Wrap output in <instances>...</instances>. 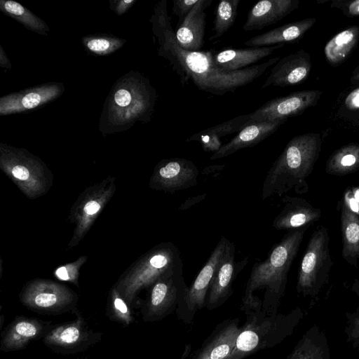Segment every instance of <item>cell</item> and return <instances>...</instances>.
<instances>
[{
    "label": "cell",
    "instance_id": "obj_1",
    "mask_svg": "<svg viewBox=\"0 0 359 359\" xmlns=\"http://www.w3.org/2000/svg\"><path fill=\"white\" fill-rule=\"evenodd\" d=\"M150 21L158 43V54L168 61L181 84L185 86L191 81L200 90L215 95L233 93L250 84L280 59L272 57L241 70H224L214 65L210 50L189 51L179 45L168 13L166 0L156 4Z\"/></svg>",
    "mask_w": 359,
    "mask_h": 359
},
{
    "label": "cell",
    "instance_id": "obj_2",
    "mask_svg": "<svg viewBox=\"0 0 359 359\" xmlns=\"http://www.w3.org/2000/svg\"><path fill=\"white\" fill-rule=\"evenodd\" d=\"M157 99L148 79L130 72L114 85L106 99L100 117L103 134L130 128L136 121L148 122Z\"/></svg>",
    "mask_w": 359,
    "mask_h": 359
},
{
    "label": "cell",
    "instance_id": "obj_3",
    "mask_svg": "<svg viewBox=\"0 0 359 359\" xmlns=\"http://www.w3.org/2000/svg\"><path fill=\"white\" fill-rule=\"evenodd\" d=\"M308 227L292 230L271 249L267 259L254 264L246 283L242 301L263 290L262 310L267 314L278 313L284 294L287 274Z\"/></svg>",
    "mask_w": 359,
    "mask_h": 359
},
{
    "label": "cell",
    "instance_id": "obj_4",
    "mask_svg": "<svg viewBox=\"0 0 359 359\" xmlns=\"http://www.w3.org/2000/svg\"><path fill=\"white\" fill-rule=\"evenodd\" d=\"M321 143L320 135L313 133L291 139L266 175L262 198L280 196L303 185L319 157Z\"/></svg>",
    "mask_w": 359,
    "mask_h": 359
},
{
    "label": "cell",
    "instance_id": "obj_5",
    "mask_svg": "<svg viewBox=\"0 0 359 359\" xmlns=\"http://www.w3.org/2000/svg\"><path fill=\"white\" fill-rule=\"evenodd\" d=\"M241 310L246 320L241 326L236 346L228 359H244L282 342L292 332L300 314L299 309L287 314H267L257 296L242 302Z\"/></svg>",
    "mask_w": 359,
    "mask_h": 359
},
{
    "label": "cell",
    "instance_id": "obj_6",
    "mask_svg": "<svg viewBox=\"0 0 359 359\" xmlns=\"http://www.w3.org/2000/svg\"><path fill=\"white\" fill-rule=\"evenodd\" d=\"M329 243L327 228L318 226L312 233L302 259L297 287L299 292L316 295L327 282L333 264Z\"/></svg>",
    "mask_w": 359,
    "mask_h": 359
},
{
    "label": "cell",
    "instance_id": "obj_7",
    "mask_svg": "<svg viewBox=\"0 0 359 359\" xmlns=\"http://www.w3.org/2000/svg\"><path fill=\"white\" fill-rule=\"evenodd\" d=\"M188 289L183 277V269L161 277L154 283L143 307V321L161 320L174 311L182 320Z\"/></svg>",
    "mask_w": 359,
    "mask_h": 359
},
{
    "label": "cell",
    "instance_id": "obj_8",
    "mask_svg": "<svg viewBox=\"0 0 359 359\" xmlns=\"http://www.w3.org/2000/svg\"><path fill=\"white\" fill-rule=\"evenodd\" d=\"M74 320L54 325L42 339L43 344L54 353L69 355L80 353L97 344L103 334L90 329L79 311Z\"/></svg>",
    "mask_w": 359,
    "mask_h": 359
},
{
    "label": "cell",
    "instance_id": "obj_9",
    "mask_svg": "<svg viewBox=\"0 0 359 359\" xmlns=\"http://www.w3.org/2000/svg\"><path fill=\"white\" fill-rule=\"evenodd\" d=\"M22 304L30 310L48 315L75 313L76 298L68 290L50 283H36L21 296Z\"/></svg>",
    "mask_w": 359,
    "mask_h": 359
},
{
    "label": "cell",
    "instance_id": "obj_10",
    "mask_svg": "<svg viewBox=\"0 0 359 359\" xmlns=\"http://www.w3.org/2000/svg\"><path fill=\"white\" fill-rule=\"evenodd\" d=\"M322 92L306 90L271 100L251 113L248 123L276 120L286 121L316 104Z\"/></svg>",
    "mask_w": 359,
    "mask_h": 359
},
{
    "label": "cell",
    "instance_id": "obj_11",
    "mask_svg": "<svg viewBox=\"0 0 359 359\" xmlns=\"http://www.w3.org/2000/svg\"><path fill=\"white\" fill-rule=\"evenodd\" d=\"M228 239L222 237L206 264L189 287L184 303L182 320L189 323L196 312L205 306L207 294L222 259Z\"/></svg>",
    "mask_w": 359,
    "mask_h": 359
},
{
    "label": "cell",
    "instance_id": "obj_12",
    "mask_svg": "<svg viewBox=\"0 0 359 359\" xmlns=\"http://www.w3.org/2000/svg\"><path fill=\"white\" fill-rule=\"evenodd\" d=\"M53 326L50 321L17 316L1 332L0 350L8 353L23 349L31 341L43 339Z\"/></svg>",
    "mask_w": 359,
    "mask_h": 359
},
{
    "label": "cell",
    "instance_id": "obj_13",
    "mask_svg": "<svg viewBox=\"0 0 359 359\" xmlns=\"http://www.w3.org/2000/svg\"><path fill=\"white\" fill-rule=\"evenodd\" d=\"M61 83H48L4 95L0 98L1 116L25 112L60 97L64 92Z\"/></svg>",
    "mask_w": 359,
    "mask_h": 359
},
{
    "label": "cell",
    "instance_id": "obj_14",
    "mask_svg": "<svg viewBox=\"0 0 359 359\" xmlns=\"http://www.w3.org/2000/svg\"><path fill=\"white\" fill-rule=\"evenodd\" d=\"M248 258L240 263L235 260V246L229 240L226 247L212 280L206 299L205 307L213 310L222 306L233 294V283L247 263Z\"/></svg>",
    "mask_w": 359,
    "mask_h": 359
},
{
    "label": "cell",
    "instance_id": "obj_15",
    "mask_svg": "<svg viewBox=\"0 0 359 359\" xmlns=\"http://www.w3.org/2000/svg\"><path fill=\"white\" fill-rule=\"evenodd\" d=\"M198 170L190 160L172 158L163 160L155 172L154 182L168 192L189 189L197 184Z\"/></svg>",
    "mask_w": 359,
    "mask_h": 359
},
{
    "label": "cell",
    "instance_id": "obj_16",
    "mask_svg": "<svg viewBox=\"0 0 359 359\" xmlns=\"http://www.w3.org/2000/svg\"><path fill=\"white\" fill-rule=\"evenodd\" d=\"M311 69L309 54L303 50H297L280 59L273 65L261 88L298 85L307 79Z\"/></svg>",
    "mask_w": 359,
    "mask_h": 359
},
{
    "label": "cell",
    "instance_id": "obj_17",
    "mask_svg": "<svg viewBox=\"0 0 359 359\" xmlns=\"http://www.w3.org/2000/svg\"><path fill=\"white\" fill-rule=\"evenodd\" d=\"M239 318L219 323L191 359H228L236 343L241 326Z\"/></svg>",
    "mask_w": 359,
    "mask_h": 359
},
{
    "label": "cell",
    "instance_id": "obj_18",
    "mask_svg": "<svg viewBox=\"0 0 359 359\" xmlns=\"http://www.w3.org/2000/svg\"><path fill=\"white\" fill-rule=\"evenodd\" d=\"M283 207L272 226L277 230H295L309 227L321 217V210L304 198L285 196Z\"/></svg>",
    "mask_w": 359,
    "mask_h": 359
},
{
    "label": "cell",
    "instance_id": "obj_19",
    "mask_svg": "<svg viewBox=\"0 0 359 359\" xmlns=\"http://www.w3.org/2000/svg\"><path fill=\"white\" fill-rule=\"evenodd\" d=\"M212 0H198L175 32L179 45L189 51H200L203 46L206 8Z\"/></svg>",
    "mask_w": 359,
    "mask_h": 359
},
{
    "label": "cell",
    "instance_id": "obj_20",
    "mask_svg": "<svg viewBox=\"0 0 359 359\" xmlns=\"http://www.w3.org/2000/svg\"><path fill=\"white\" fill-rule=\"evenodd\" d=\"M298 0H262L248 11L243 26L245 32L259 30L273 25L299 6Z\"/></svg>",
    "mask_w": 359,
    "mask_h": 359
},
{
    "label": "cell",
    "instance_id": "obj_21",
    "mask_svg": "<svg viewBox=\"0 0 359 359\" xmlns=\"http://www.w3.org/2000/svg\"><path fill=\"white\" fill-rule=\"evenodd\" d=\"M284 120L248 123L210 157L211 160L226 157L238 150L253 147L272 135L285 122Z\"/></svg>",
    "mask_w": 359,
    "mask_h": 359
},
{
    "label": "cell",
    "instance_id": "obj_22",
    "mask_svg": "<svg viewBox=\"0 0 359 359\" xmlns=\"http://www.w3.org/2000/svg\"><path fill=\"white\" fill-rule=\"evenodd\" d=\"M283 46L284 43H280L259 48L224 49L212 55V62L216 67L224 70H241L268 57Z\"/></svg>",
    "mask_w": 359,
    "mask_h": 359
},
{
    "label": "cell",
    "instance_id": "obj_23",
    "mask_svg": "<svg viewBox=\"0 0 359 359\" xmlns=\"http://www.w3.org/2000/svg\"><path fill=\"white\" fill-rule=\"evenodd\" d=\"M316 21V18H310L285 24L249 39L245 45L250 48H259L299 40Z\"/></svg>",
    "mask_w": 359,
    "mask_h": 359
},
{
    "label": "cell",
    "instance_id": "obj_24",
    "mask_svg": "<svg viewBox=\"0 0 359 359\" xmlns=\"http://www.w3.org/2000/svg\"><path fill=\"white\" fill-rule=\"evenodd\" d=\"M251 113L233 118L229 121L191 135L187 142H199L205 151H217L223 145L222 139L241 131L250 121Z\"/></svg>",
    "mask_w": 359,
    "mask_h": 359
},
{
    "label": "cell",
    "instance_id": "obj_25",
    "mask_svg": "<svg viewBox=\"0 0 359 359\" xmlns=\"http://www.w3.org/2000/svg\"><path fill=\"white\" fill-rule=\"evenodd\" d=\"M342 257L356 266L359 261V215L345 201L341 208Z\"/></svg>",
    "mask_w": 359,
    "mask_h": 359
},
{
    "label": "cell",
    "instance_id": "obj_26",
    "mask_svg": "<svg viewBox=\"0 0 359 359\" xmlns=\"http://www.w3.org/2000/svg\"><path fill=\"white\" fill-rule=\"evenodd\" d=\"M359 40V27L351 26L334 35L324 48L328 62L337 66L344 62Z\"/></svg>",
    "mask_w": 359,
    "mask_h": 359
},
{
    "label": "cell",
    "instance_id": "obj_27",
    "mask_svg": "<svg viewBox=\"0 0 359 359\" xmlns=\"http://www.w3.org/2000/svg\"><path fill=\"white\" fill-rule=\"evenodd\" d=\"M359 170V144L351 143L335 151L328 158L325 170L330 175H345Z\"/></svg>",
    "mask_w": 359,
    "mask_h": 359
},
{
    "label": "cell",
    "instance_id": "obj_28",
    "mask_svg": "<svg viewBox=\"0 0 359 359\" xmlns=\"http://www.w3.org/2000/svg\"><path fill=\"white\" fill-rule=\"evenodd\" d=\"M0 8L6 15L15 19L30 30L43 35H47L50 30L43 20L16 1L1 0Z\"/></svg>",
    "mask_w": 359,
    "mask_h": 359
},
{
    "label": "cell",
    "instance_id": "obj_29",
    "mask_svg": "<svg viewBox=\"0 0 359 359\" xmlns=\"http://www.w3.org/2000/svg\"><path fill=\"white\" fill-rule=\"evenodd\" d=\"M240 0L220 1L215 11L213 35L210 40L222 36L233 25L238 13Z\"/></svg>",
    "mask_w": 359,
    "mask_h": 359
},
{
    "label": "cell",
    "instance_id": "obj_30",
    "mask_svg": "<svg viewBox=\"0 0 359 359\" xmlns=\"http://www.w3.org/2000/svg\"><path fill=\"white\" fill-rule=\"evenodd\" d=\"M82 42L90 52L104 55L119 49L126 40L107 35H92L83 37Z\"/></svg>",
    "mask_w": 359,
    "mask_h": 359
},
{
    "label": "cell",
    "instance_id": "obj_31",
    "mask_svg": "<svg viewBox=\"0 0 359 359\" xmlns=\"http://www.w3.org/2000/svg\"><path fill=\"white\" fill-rule=\"evenodd\" d=\"M323 348L308 334L298 342L287 359H323Z\"/></svg>",
    "mask_w": 359,
    "mask_h": 359
},
{
    "label": "cell",
    "instance_id": "obj_32",
    "mask_svg": "<svg viewBox=\"0 0 359 359\" xmlns=\"http://www.w3.org/2000/svg\"><path fill=\"white\" fill-rule=\"evenodd\" d=\"M114 294L107 315L111 320L119 323L124 326H128L134 321L129 304L118 294L115 293Z\"/></svg>",
    "mask_w": 359,
    "mask_h": 359
},
{
    "label": "cell",
    "instance_id": "obj_33",
    "mask_svg": "<svg viewBox=\"0 0 359 359\" xmlns=\"http://www.w3.org/2000/svg\"><path fill=\"white\" fill-rule=\"evenodd\" d=\"M198 0H174L172 12L179 18L178 26L198 3Z\"/></svg>",
    "mask_w": 359,
    "mask_h": 359
},
{
    "label": "cell",
    "instance_id": "obj_34",
    "mask_svg": "<svg viewBox=\"0 0 359 359\" xmlns=\"http://www.w3.org/2000/svg\"><path fill=\"white\" fill-rule=\"evenodd\" d=\"M330 6L341 9L343 13L348 17L359 16V0L334 1Z\"/></svg>",
    "mask_w": 359,
    "mask_h": 359
},
{
    "label": "cell",
    "instance_id": "obj_35",
    "mask_svg": "<svg viewBox=\"0 0 359 359\" xmlns=\"http://www.w3.org/2000/svg\"><path fill=\"white\" fill-rule=\"evenodd\" d=\"M343 201L359 215V187L346 189Z\"/></svg>",
    "mask_w": 359,
    "mask_h": 359
},
{
    "label": "cell",
    "instance_id": "obj_36",
    "mask_svg": "<svg viewBox=\"0 0 359 359\" xmlns=\"http://www.w3.org/2000/svg\"><path fill=\"white\" fill-rule=\"evenodd\" d=\"M136 2V0L110 1V8L117 15H121L127 12Z\"/></svg>",
    "mask_w": 359,
    "mask_h": 359
},
{
    "label": "cell",
    "instance_id": "obj_37",
    "mask_svg": "<svg viewBox=\"0 0 359 359\" xmlns=\"http://www.w3.org/2000/svg\"><path fill=\"white\" fill-rule=\"evenodd\" d=\"M344 105L349 111L359 110V88L354 89L346 96Z\"/></svg>",
    "mask_w": 359,
    "mask_h": 359
},
{
    "label": "cell",
    "instance_id": "obj_38",
    "mask_svg": "<svg viewBox=\"0 0 359 359\" xmlns=\"http://www.w3.org/2000/svg\"><path fill=\"white\" fill-rule=\"evenodd\" d=\"M12 175L18 180L24 181L28 179L29 172L27 168L21 165H15L11 168Z\"/></svg>",
    "mask_w": 359,
    "mask_h": 359
},
{
    "label": "cell",
    "instance_id": "obj_39",
    "mask_svg": "<svg viewBox=\"0 0 359 359\" xmlns=\"http://www.w3.org/2000/svg\"><path fill=\"white\" fill-rule=\"evenodd\" d=\"M100 208V205L95 201H90L84 206V212L90 215L95 214Z\"/></svg>",
    "mask_w": 359,
    "mask_h": 359
},
{
    "label": "cell",
    "instance_id": "obj_40",
    "mask_svg": "<svg viewBox=\"0 0 359 359\" xmlns=\"http://www.w3.org/2000/svg\"><path fill=\"white\" fill-rule=\"evenodd\" d=\"M0 64L1 67L6 69H11V64L8 59L6 53L4 51V49L1 46H0Z\"/></svg>",
    "mask_w": 359,
    "mask_h": 359
},
{
    "label": "cell",
    "instance_id": "obj_41",
    "mask_svg": "<svg viewBox=\"0 0 359 359\" xmlns=\"http://www.w3.org/2000/svg\"><path fill=\"white\" fill-rule=\"evenodd\" d=\"M55 275L58 278L62 280H67L70 279L67 270L64 266L57 269L55 271Z\"/></svg>",
    "mask_w": 359,
    "mask_h": 359
},
{
    "label": "cell",
    "instance_id": "obj_42",
    "mask_svg": "<svg viewBox=\"0 0 359 359\" xmlns=\"http://www.w3.org/2000/svg\"><path fill=\"white\" fill-rule=\"evenodd\" d=\"M353 335L355 337H359V313L354 320Z\"/></svg>",
    "mask_w": 359,
    "mask_h": 359
},
{
    "label": "cell",
    "instance_id": "obj_43",
    "mask_svg": "<svg viewBox=\"0 0 359 359\" xmlns=\"http://www.w3.org/2000/svg\"><path fill=\"white\" fill-rule=\"evenodd\" d=\"M351 81V83L359 82V66L353 71Z\"/></svg>",
    "mask_w": 359,
    "mask_h": 359
}]
</instances>
